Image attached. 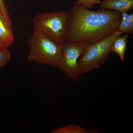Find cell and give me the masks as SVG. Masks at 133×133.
I'll use <instances>...</instances> for the list:
<instances>
[{
  "label": "cell",
  "mask_w": 133,
  "mask_h": 133,
  "mask_svg": "<svg viewBox=\"0 0 133 133\" xmlns=\"http://www.w3.org/2000/svg\"><path fill=\"white\" fill-rule=\"evenodd\" d=\"M51 133H88V131L80 126L73 124L52 130Z\"/></svg>",
  "instance_id": "30bf717a"
},
{
  "label": "cell",
  "mask_w": 133,
  "mask_h": 133,
  "mask_svg": "<svg viewBox=\"0 0 133 133\" xmlns=\"http://www.w3.org/2000/svg\"><path fill=\"white\" fill-rule=\"evenodd\" d=\"M11 60V53L8 49L0 48V69Z\"/></svg>",
  "instance_id": "8fae6325"
},
{
  "label": "cell",
  "mask_w": 133,
  "mask_h": 133,
  "mask_svg": "<svg viewBox=\"0 0 133 133\" xmlns=\"http://www.w3.org/2000/svg\"><path fill=\"white\" fill-rule=\"evenodd\" d=\"M28 45L29 61L58 67L64 44H58L33 26V34Z\"/></svg>",
  "instance_id": "7a4b0ae2"
},
{
  "label": "cell",
  "mask_w": 133,
  "mask_h": 133,
  "mask_svg": "<svg viewBox=\"0 0 133 133\" xmlns=\"http://www.w3.org/2000/svg\"><path fill=\"white\" fill-rule=\"evenodd\" d=\"M122 14L116 10H90L75 2L69 12L66 43L96 42L118 30Z\"/></svg>",
  "instance_id": "6da1fadb"
},
{
  "label": "cell",
  "mask_w": 133,
  "mask_h": 133,
  "mask_svg": "<svg viewBox=\"0 0 133 133\" xmlns=\"http://www.w3.org/2000/svg\"><path fill=\"white\" fill-rule=\"evenodd\" d=\"M0 11L5 20L9 23L10 25L12 26V21L5 5L4 0H0Z\"/></svg>",
  "instance_id": "7c38bea8"
},
{
  "label": "cell",
  "mask_w": 133,
  "mask_h": 133,
  "mask_svg": "<svg viewBox=\"0 0 133 133\" xmlns=\"http://www.w3.org/2000/svg\"><path fill=\"white\" fill-rule=\"evenodd\" d=\"M12 28L0 11V48L9 49L14 43L15 36Z\"/></svg>",
  "instance_id": "8992f818"
},
{
  "label": "cell",
  "mask_w": 133,
  "mask_h": 133,
  "mask_svg": "<svg viewBox=\"0 0 133 133\" xmlns=\"http://www.w3.org/2000/svg\"><path fill=\"white\" fill-rule=\"evenodd\" d=\"M82 44L65 43L64 45L62 57L58 68L69 78L79 81L78 60L85 46Z\"/></svg>",
  "instance_id": "5b68a950"
},
{
  "label": "cell",
  "mask_w": 133,
  "mask_h": 133,
  "mask_svg": "<svg viewBox=\"0 0 133 133\" xmlns=\"http://www.w3.org/2000/svg\"><path fill=\"white\" fill-rule=\"evenodd\" d=\"M69 13L60 12L41 13L32 20L33 26L51 38L55 43L64 45L66 36Z\"/></svg>",
  "instance_id": "277c9868"
},
{
  "label": "cell",
  "mask_w": 133,
  "mask_h": 133,
  "mask_svg": "<svg viewBox=\"0 0 133 133\" xmlns=\"http://www.w3.org/2000/svg\"><path fill=\"white\" fill-rule=\"evenodd\" d=\"M118 30L96 42L86 45L78 60L79 74H84L105 63L111 52V47L117 37L123 34Z\"/></svg>",
  "instance_id": "3957f363"
},
{
  "label": "cell",
  "mask_w": 133,
  "mask_h": 133,
  "mask_svg": "<svg viewBox=\"0 0 133 133\" xmlns=\"http://www.w3.org/2000/svg\"><path fill=\"white\" fill-rule=\"evenodd\" d=\"M128 37V34H126L121 37L119 36L115 40L111 47V52H115L118 54L121 60L123 62H124Z\"/></svg>",
  "instance_id": "ba28073f"
},
{
  "label": "cell",
  "mask_w": 133,
  "mask_h": 133,
  "mask_svg": "<svg viewBox=\"0 0 133 133\" xmlns=\"http://www.w3.org/2000/svg\"><path fill=\"white\" fill-rule=\"evenodd\" d=\"M100 4L101 9L116 10L121 14L133 9V0H103Z\"/></svg>",
  "instance_id": "52a82bcc"
},
{
  "label": "cell",
  "mask_w": 133,
  "mask_h": 133,
  "mask_svg": "<svg viewBox=\"0 0 133 133\" xmlns=\"http://www.w3.org/2000/svg\"><path fill=\"white\" fill-rule=\"evenodd\" d=\"M77 2L79 5L87 8H92L94 5L100 4V0H78Z\"/></svg>",
  "instance_id": "4fadbf2b"
},
{
  "label": "cell",
  "mask_w": 133,
  "mask_h": 133,
  "mask_svg": "<svg viewBox=\"0 0 133 133\" xmlns=\"http://www.w3.org/2000/svg\"><path fill=\"white\" fill-rule=\"evenodd\" d=\"M118 30L128 35L133 34V14L128 15L127 12L122 14L121 21L119 24Z\"/></svg>",
  "instance_id": "9c48e42d"
},
{
  "label": "cell",
  "mask_w": 133,
  "mask_h": 133,
  "mask_svg": "<svg viewBox=\"0 0 133 133\" xmlns=\"http://www.w3.org/2000/svg\"><path fill=\"white\" fill-rule=\"evenodd\" d=\"M1 69H0V70H1Z\"/></svg>",
  "instance_id": "5bb4252c"
}]
</instances>
